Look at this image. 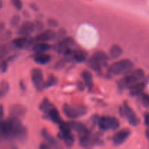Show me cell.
<instances>
[{
  "instance_id": "1",
  "label": "cell",
  "mask_w": 149,
  "mask_h": 149,
  "mask_svg": "<svg viewBox=\"0 0 149 149\" xmlns=\"http://www.w3.org/2000/svg\"><path fill=\"white\" fill-rule=\"evenodd\" d=\"M0 133L5 137H15L23 140L27 137V129L20 118L10 116L6 121L0 120Z\"/></svg>"
},
{
  "instance_id": "2",
  "label": "cell",
  "mask_w": 149,
  "mask_h": 149,
  "mask_svg": "<svg viewBox=\"0 0 149 149\" xmlns=\"http://www.w3.org/2000/svg\"><path fill=\"white\" fill-rule=\"evenodd\" d=\"M127 74L118 81L117 85L119 90L122 91L127 88H130L132 85L143 80L145 77V72L141 69L131 71Z\"/></svg>"
},
{
  "instance_id": "3",
  "label": "cell",
  "mask_w": 149,
  "mask_h": 149,
  "mask_svg": "<svg viewBox=\"0 0 149 149\" xmlns=\"http://www.w3.org/2000/svg\"><path fill=\"white\" fill-rule=\"evenodd\" d=\"M134 68V64L131 60L122 59L113 63L109 67V72L111 74L119 75V74H127L130 72Z\"/></svg>"
},
{
  "instance_id": "4",
  "label": "cell",
  "mask_w": 149,
  "mask_h": 149,
  "mask_svg": "<svg viewBox=\"0 0 149 149\" xmlns=\"http://www.w3.org/2000/svg\"><path fill=\"white\" fill-rule=\"evenodd\" d=\"M63 111L68 118L71 119L80 118L84 116L87 112V106L83 105H69L64 104L63 106Z\"/></svg>"
},
{
  "instance_id": "5",
  "label": "cell",
  "mask_w": 149,
  "mask_h": 149,
  "mask_svg": "<svg viewBox=\"0 0 149 149\" xmlns=\"http://www.w3.org/2000/svg\"><path fill=\"white\" fill-rule=\"evenodd\" d=\"M59 125L60 132L58 134V137L65 143L68 147H71L74 143V137L71 134V129L69 123L62 121Z\"/></svg>"
},
{
  "instance_id": "6",
  "label": "cell",
  "mask_w": 149,
  "mask_h": 149,
  "mask_svg": "<svg viewBox=\"0 0 149 149\" xmlns=\"http://www.w3.org/2000/svg\"><path fill=\"white\" fill-rule=\"evenodd\" d=\"M97 125L103 131L116 130L120 126L119 120L113 116H102L97 120Z\"/></svg>"
},
{
  "instance_id": "7",
  "label": "cell",
  "mask_w": 149,
  "mask_h": 149,
  "mask_svg": "<svg viewBox=\"0 0 149 149\" xmlns=\"http://www.w3.org/2000/svg\"><path fill=\"white\" fill-rule=\"evenodd\" d=\"M119 112L122 116H125L127 119L130 125L137 127L141 124V119L137 116L133 110L128 105L127 102H125L123 106L119 108Z\"/></svg>"
},
{
  "instance_id": "8",
  "label": "cell",
  "mask_w": 149,
  "mask_h": 149,
  "mask_svg": "<svg viewBox=\"0 0 149 149\" xmlns=\"http://www.w3.org/2000/svg\"><path fill=\"white\" fill-rule=\"evenodd\" d=\"M31 80L36 89L39 91L45 89V81L43 79V72L39 68H34L31 71Z\"/></svg>"
},
{
  "instance_id": "9",
  "label": "cell",
  "mask_w": 149,
  "mask_h": 149,
  "mask_svg": "<svg viewBox=\"0 0 149 149\" xmlns=\"http://www.w3.org/2000/svg\"><path fill=\"white\" fill-rule=\"evenodd\" d=\"M131 134L130 130L128 129H123L119 130V131L116 133L113 137V143L116 145H122V143H125L127 140V139L130 137Z\"/></svg>"
},
{
  "instance_id": "10",
  "label": "cell",
  "mask_w": 149,
  "mask_h": 149,
  "mask_svg": "<svg viewBox=\"0 0 149 149\" xmlns=\"http://www.w3.org/2000/svg\"><path fill=\"white\" fill-rule=\"evenodd\" d=\"M55 37H56V33L54 31L48 29L36 35L33 40V42H46L47 41L52 40Z\"/></svg>"
},
{
  "instance_id": "11",
  "label": "cell",
  "mask_w": 149,
  "mask_h": 149,
  "mask_svg": "<svg viewBox=\"0 0 149 149\" xmlns=\"http://www.w3.org/2000/svg\"><path fill=\"white\" fill-rule=\"evenodd\" d=\"M34 30V23L31 21H25L17 30V34L21 37H29Z\"/></svg>"
},
{
  "instance_id": "12",
  "label": "cell",
  "mask_w": 149,
  "mask_h": 149,
  "mask_svg": "<svg viewBox=\"0 0 149 149\" xmlns=\"http://www.w3.org/2000/svg\"><path fill=\"white\" fill-rule=\"evenodd\" d=\"M13 43L15 46L19 49H26L33 43V39H31L29 37H21L20 38L14 39Z\"/></svg>"
},
{
  "instance_id": "13",
  "label": "cell",
  "mask_w": 149,
  "mask_h": 149,
  "mask_svg": "<svg viewBox=\"0 0 149 149\" xmlns=\"http://www.w3.org/2000/svg\"><path fill=\"white\" fill-rule=\"evenodd\" d=\"M74 41L72 38H65V39H62L59 43L57 44L56 46L55 47V48L58 52L61 53H64V52H65L66 50L71 48V47L72 46V45H74Z\"/></svg>"
},
{
  "instance_id": "14",
  "label": "cell",
  "mask_w": 149,
  "mask_h": 149,
  "mask_svg": "<svg viewBox=\"0 0 149 149\" xmlns=\"http://www.w3.org/2000/svg\"><path fill=\"white\" fill-rule=\"evenodd\" d=\"M147 84L146 80H141V81L138 82V83H135V84L132 85L129 88L130 90V93L131 96H138V95L141 94V93H143V91L144 90V89L146 88Z\"/></svg>"
},
{
  "instance_id": "15",
  "label": "cell",
  "mask_w": 149,
  "mask_h": 149,
  "mask_svg": "<svg viewBox=\"0 0 149 149\" xmlns=\"http://www.w3.org/2000/svg\"><path fill=\"white\" fill-rule=\"evenodd\" d=\"M26 113V108L24 106L18 104L13 105L10 108V115L15 118H20L24 116Z\"/></svg>"
},
{
  "instance_id": "16",
  "label": "cell",
  "mask_w": 149,
  "mask_h": 149,
  "mask_svg": "<svg viewBox=\"0 0 149 149\" xmlns=\"http://www.w3.org/2000/svg\"><path fill=\"white\" fill-rule=\"evenodd\" d=\"M46 113L47 114L49 119H50L52 122L55 123V124H60L63 121L62 118H61V115H60V112H58L57 108H55L54 106L52 107Z\"/></svg>"
},
{
  "instance_id": "17",
  "label": "cell",
  "mask_w": 149,
  "mask_h": 149,
  "mask_svg": "<svg viewBox=\"0 0 149 149\" xmlns=\"http://www.w3.org/2000/svg\"><path fill=\"white\" fill-rule=\"evenodd\" d=\"M71 129H73L77 132L80 133L81 134H85L89 133L87 127L82 124V123L77 122V121H71L69 123Z\"/></svg>"
},
{
  "instance_id": "18",
  "label": "cell",
  "mask_w": 149,
  "mask_h": 149,
  "mask_svg": "<svg viewBox=\"0 0 149 149\" xmlns=\"http://www.w3.org/2000/svg\"><path fill=\"white\" fill-rule=\"evenodd\" d=\"M81 77L84 80V83L85 86H87L89 89H92L93 86V74L88 70H84L81 73Z\"/></svg>"
},
{
  "instance_id": "19",
  "label": "cell",
  "mask_w": 149,
  "mask_h": 149,
  "mask_svg": "<svg viewBox=\"0 0 149 149\" xmlns=\"http://www.w3.org/2000/svg\"><path fill=\"white\" fill-rule=\"evenodd\" d=\"M34 61L39 64H47L51 60V56L46 53H36L33 57Z\"/></svg>"
},
{
  "instance_id": "20",
  "label": "cell",
  "mask_w": 149,
  "mask_h": 149,
  "mask_svg": "<svg viewBox=\"0 0 149 149\" xmlns=\"http://www.w3.org/2000/svg\"><path fill=\"white\" fill-rule=\"evenodd\" d=\"M51 48V46L47 42H36L32 50L36 53H44Z\"/></svg>"
},
{
  "instance_id": "21",
  "label": "cell",
  "mask_w": 149,
  "mask_h": 149,
  "mask_svg": "<svg viewBox=\"0 0 149 149\" xmlns=\"http://www.w3.org/2000/svg\"><path fill=\"white\" fill-rule=\"evenodd\" d=\"M42 137H44V139H45L48 143H49V145L52 146V147L55 148H59V144L57 143V141L55 140V138H54V137H52V136L51 135V134H49L46 129H42Z\"/></svg>"
},
{
  "instance_id": "22",
  "label": "cell",
  "mask_w": 149,
  "mask_h": 149,
  "mask_svg": "<svg viewBox=\"0 0 149 149\" xmlns=\"http://www.w3.org/2000/svg\"><path fill=\"white\" fill-rule=\"evenodd\" d=\"M81 145L85 148H89L94 144V139L90 135L89 133L85 134H83L82 137H81L80 140Z\"/></svg>"
},
{
  "instance_id": "23",
  "label": "cell",
  "mask_w": 149,
  "mask_h": 149,
  "mask_svg": "<svg viewBox=\"0 0 149 149\" xmlns=\"http://www.w3.org/2000/svg\"><path fill=\"white\" fill-rule=\"evenodd\" d=\"M93 57L95 58L96 60H97L99 62L101 63L103 66L106 65L108 60H109L108 55L105 52H103V51H97V52L93 54Z\"/></svg>"
},
{
  "instance_id": "24",
  "label": "cell",
  "mask_w": 149,
  "mask_h": 149,
  "mask_svg": "<svg viewBox=\"0 0 149 149\" xmlns=\"http://www.w3.org/2000/svg\"><path fill=\"white\" fill-rule=\"evenodd\" d=\"M123 53V51H122V48L118 45H113V46L111 48L110 52V56L112 58H118L121 56Z\"/></svg>"
},
{
  "instance_id": "25",
  "label": "cell",
  "mask_w": 149,
  "mask_h": 149,
  "mask_svg": "<svg viewBox=\"0 0 149 149\" xmlns=\"http://www.w3.org/2000/svg\"><path fill=\"white\" fill-rule=\"evenodd\" d=\"M88 66L92 69L95 72H100L102 70V67H103V64L100 62H99L97 60H96L95 58H93V56L89 59L88 61Z\"/></svg>"
},
{
  "instance_id": "26",
  "label": "cell",
  "mask_w": 149,
  "mask_h": 149,
  "mask_svg": "<svg viewBox=\"0 0 149 149\" xmlns=\"http://www.w3.org/2000/svg\"><path fill=\"white\" fill-rule=\"evenodd\" d=\"M71 57H73V58L77 62H84L86 59V53L82 51L77 50L73 51Z\"/></svg>"
},
{
  "instance_id": "27",
  "label": "cell",
  "mask_w": 149,
  "mask_h": 149,
  "mask_svg": "<svg viewBox=\"0 0 149 149\" xmlns=\"http://www.w3.org/2000/svg\"><path fill=\"white\" fill-rule=\"evenodd\" d=\"M52 107H53V105L49 102V99L47 97L44 98V99L42 100V102H41L40 105H39V109L40 110L43 111V112H47L49 109H50Z\"/></svg>"
},
{
  "instance_id": "28",
  "label": "cell",
  "mask_w": 149,
  "mask_h": 149,
  "mask_svg": "<svg viewBox=\"0 0 149 149\" xmlns=\"http://www.w3.org/2000/svg\"><path fill=\"white\" fill-rule=\"evenodd\" d=\"M9 90H10L9 83L7 81H5V80L1 81V84H0V98L4 96L9 91Z\"/></svg>"
},
{
  "instance_id": "29",
  "label": "cell",
  "mask_w": 149,
  "mask_h": 149,
  "mask_svg": "<svg viewBox=\"0 0 149 149\" xmlns=\"http://www.w3.org/2000/svg\"><path fill=\"white\" fill-rule=\"evenodd\" d=\"M140 96V100H141V103L143 106L146 108H148L149 105V96L147 93H141V94L138 95Z\"/></svg>"
},
{
  "instance_id": "30",
  "label": "cell",
  "mask_w": 149,
  "mask_h": 149,
  "mask_svg": "<svg viewBox=\"0 0 149 149\" xmlns=\"http://www.w3.org/2000/svg\"><path fill=\"white\" fill-rule=\"evenodd\" d=\"M56 83H57L56 77H55L54 75H49V77H48L47 81L45 82V88L52 87V86H53L54 85L56 84Z\"/></svg>"
},
{
  "instance_id": "31",
  "label": "cell",
  "mask_w": 149,
  "mask_h": 149,
  "mask_svg": "<svg viewBox=\"0 0 149 149\" xmlns=\"http://www.w3.org/2000/svg\"><path fill=\"white\" fill-rule=\"evenodd\" d=\"M20 21V17L18 15H15L10 20V24L13 27H17Z\"/></svg>"
},
{
  "instance_id": "32",
  "label": "cell",
  "mask_w": 149,
  "mask_h": 149,
  "mask_svg": "<svg viewBox=\"0 0 149 149\" xmlns=\"http://www.w3.org/2000/svg\"><path fill=\"white\" fill-rule=\"evenodd\" d=\"M12 4L17 10H20L23 8V3L21 0H11Z\"/></svg>"
},
{
  "instance_id": "33",
  "label": "cell",
  "mask_w": 149,
  "mask_h": 149,
  "mask_svg": "<svg viewBox=\"0 0 149 149\" xmlns=\"http://www.w3.org/2000/svg\"><path fill=\"white\" fill-rule=\"evenodd\" d=\"M47 23L50 27H56V26H58V21H57L56 20H55V19H52V18L48 19Z\"/></svg>"
},
{
  "instance_id": "34",
  "label": "cell",
  "mask_w": 149,
  "mask_h": 149,
  "mask_svg": "<svg viewBox=\"0 0 149 149\" xmlns=\"http://www.w3.org/2000/svg\"><path fill=\"white\" fill-rule=\"evenodd\" d=\"M77 89H78L80 91H83L84 90V89H85V85H84V83L81 81L77 82Z\"/></svg>"
},
{
  "instance_id": "35",
  "label": "cell",
  "mask_w": 149,
  "mask_h": 149,
  "mask_svg": "<svg viewBox=\"0 0 149 149\" xmlns=\"http://www.w3.org/2000/svg\"><path fill=\"white\" fill-rule=\"evenodd\" d=\"M34 27H35V30H42L43 29L44 26L43 23H42L41 21H37L34 23Z\"/></svg>"
},
{
  "instance_id": "36",
  "label": "cell",
  "mask_w": 149,
  "mask_h": 149,
  "mask_svg": "<svg viewBox=\"0 0 149 149\" xmlns=\"http://www.w3.org/2000/svg\"><path fill=\"white\" fill-rule=\"evenodd\" d=\"M7 69V61H4V62L1 64V70H2V72H6Z\"/></svg>"
},
{
  "instance_id": "37",
  "label": "cell",
  "mask_w": 149,
  "mask_h": 149,
  "mask_svg": "<svg viewBox=\"0 0 149 149\" xmlns=\"http://www.w3.org/2000/svg\"><path fill=\"white\" fill-rule=\"evenodd\" d=\"M39 149H51L50 146L48 145L45 144V143H42L39 146Z\"/></svg>"
},
{
  "instance_id": "38",
  "label": "cell",
  "mask_w": 149,
  "mask_h": 149,
  "mask_svg": "<svg viewBox=\"0 0 149 149\" xmlns=\"http://www.w3.org/2000/svg\"><path fill=\"white\" fill-rule=\"evenodd\" d=\"M144 121H145V124L146 126H147L148 127V114L146 113L145 115H144Z\"/></svg>"
},
{
  "instance_id": "39",
  "label": "cell",
  "mask_w": 149,
  "mask_h": 149,
  "mask_svg": "<svg viewBox=\"0 0 149 149\" xmlns=\"http://www.w3.org/2000/svg\"><path fill=\"white\" fill-rule=\"evenodd\" d=\"M3 115H4V109L2 105H0V120L3 118Z\"/></svg>"
},
{
  "instance_id": "40",
  "label": "cell",
  "mask_w": 149,
  "mask_h": 149,
  "mask_svg": "<svg viewBox=\"0 0 149 149\" xmlns=\"http://www.w3.org/2000/svg\"><path fill=\"white\" fill-rule=\"evenodd\" d=\"M20 89H22V90H26V87H25V84H24V82L23 81H20Z\"/></svg>"
},
{
  "instance_id": "41",
  "label": "cell",
  "mask_w": 149,
  "mask_h": 149,
  "mask_svg": "<svg viewBox=\"0 0 149 149\" xmlns=\"http://www.w3.org/2000/svg\"><path fill=\"white\" fill-rule=\"evenodd\" d=\"M4 24L1 23V24H0V33L2 32V31L4 30Z\"/></svg>"
},
{
  "instance_id": "42",
  "label": "cell",
  "mask_w": 149,
  "mask_h": 149,
  "mask_svg": "<svg viewBox=\"0 0 149 149\" xmlns=\"http://www.w3.org/2000/svg\"><path fill=\"white\" fill-rule=\"evenodd\" d=\"M2 7H3V1L2 0H0V10L2 8Z\"/></svg>"
},
{
  "instance_id": "43",
  "label": "cell",
  "mask_w": 149,
  "mask_h": 149,
  "mask_svg": "<svg viewBox=\"0 0 149 149\" xmlns=\"http://www.w3.org/2000/svg\"><path fill=\"white\" fill-rule=\"evenodd\" d=\"M146 137H147V138H148V129L146 130Z\"/></svg>"
}]
</instances>
